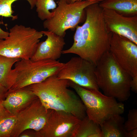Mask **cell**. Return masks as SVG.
Segmentation results:
<instances>
[{
    "mask_svg": "<svg viewBox=\"0 0 137 137\" xmlns=\"http://www.w3.org/2000/svg\"><path fill=\"white\" fill-rule=\"evenodd\" d=\"M103 9L99 3L91 4L85 9V20L76 27L74 42L62 54L77 55L95 66L109 50L112 32L108 30L104 20Z\"/></svg>",
    "mask_w": 137,
    "mask_h": 137,
    "instance_id": "1",
    "label": "cell"
},
{
    "mask_svg": "<svg viewBox=\"0 0 137 137\" xmlns=\"http://www.w3.org/2000/svg\"><path fill=\"white\" fill-rule=\"evenodd\" d=\"M69 87L68 80L57 75L28 86L46 109L69 113L81 120L86 116L85 107Z\"/></svg>",
    "mask_w": 137,
    "mask_h": 137,
    "instance_id": "2",
    "label": "cell"
},
{
    "mask_svg": "<svg viewBox=\"0 0 137 137\" xmlns=\"http://www.w3.org/2000/svg\"><path fill=\"white\" fill-rule=\"evenodd\" d=\"M95 74L98 88L104 94L122 102L129 98L131 77L117 63L109 51L96 65Z\"/></svg>",
    "mask_w": 137,
    "mask_h": 137,
    "instance_id": "3",
    "label": "cell"
},
{
    "mask_svg": "<svg viewBox=\"0 0 137 137\" xmlns=\"http://www.w3.org/2000/svg\"><path fill=\"white\" fill-rule=\"evenodd\" d=\"M64 64L57 60L33 61L30 59H20L15 63L8 75V91L39 83L51 76L57 75Z\"/></svg>",
    "mask_w": 137,
    "mask_h": 137,
    "instance_id": "4",
    "label": "cell"
},
{
    "mask_svg": "<svg viewBox=\"0 0 137 137\" xmlns=\"http://www.w3.org/2000/svg\"><path fill=\"white\" fill-rule=\"evenodd\" d=\"M69 81L70 87L75 90L83 104L87 116L100 126L112 116L124 112V105L115 98L106 95L99 90H90Z\"/></svg>",
    "mask_w": 137,
    "mask_h": 137,
    "instance_id": "5",
    "label": "cell"
},
{
    "mask_svg": "<svg viewBox=\"0 0 137 137\" xmlns=\"http://www.w3.org/2000/svg\"><path fill=\"white\" fill-rule=\"evenodd\" d=\"M43 35L41 31L33 28L16 24L10 29L8 36L0 41V55L10 58L30 59Z\"/></svg>",
    "mask_w": 137,
    "mask_h": 137,
    "instance_id": "6",
    "label": "cell"
},
{
    "mask_svg": "<svg viewBox=\"0 0 137 137\" xmlns=\"http://www.w3.org/2000/svg\"><path fill=\"white\" fill-rule=\"evenodd\" d=\"M58 6L52 11L50 19L45 20L44 28L64 38L67 30L73 29L81 23L86 16L85 8L95 3L87 1H80L68 4L59 0Z\"/></svg>",
    "mask_w": 137,
    "mask_h": 137,
    "instance_id": "7",
    "label": "cell"
},
{
    "mask_svg": "<svg viewBox=\"0 0 137 137\" xmlns=\"http://www.w3.org/2000/svg\"><path fill=\"white\" fill-rule=\"evenodd\" d=\"M95 66L79 56L72 58L57 75L58 78L71 81L91 91L99 90L95 74Z\"/></svg>",
    "mask_w": 137,
    "mask_h": 137,
    "instance_id": "8",
    "label": "cell"
},
{
    "mask_svg": "<svg viewBox=\"0 0 137 137\" xmlns=\"http://www.w3.org/2000/svg\"><path fill=\"white\" fill-rule=\"evenodd\" d=\"M52 110L46 109L37 97L16 115V121L10 137H19L27 129L40 130L47 122Z\"/></svg>",
    "mask_w": 137,
    "mask_h": 137,
    "instance_id": "9",
    "label": "cell"
},
{
    "mask_svg": "<svg viewBox=\"0 0 137 137\" xmlns=\"http://www.w3.org/2000/svg\"><path fill=\"white\" fill-rule=\"evenodd\" d=\"M109 51L131 77L137 75V44L124 37L112 33Z\"/></svg>",
    "mask_w": 137,
    "mask_h": 137,
    "instance_id": "10",
    "label": "cell"
},
{
    "mask_svg": "<svg viewBox=\"0 0 137 137\" xmlns=\"http://www.w3.org/2000/svg\"><path fill=\"white\" fill-rule=\"evenodd\" d=\"M81 120L69 113L52 110L43 128L36 131L37 137H73Z\"/></svg>",
    "mask_w": 137,
    "mask_h": 137,
    "instance_id": "11",
    "label": "cell"
},
{
    "mask_svg": "<svg viewBox=\"0 0 137 137\" xmlns=\"http://www.w3.org/2000/svg\"><path fill=\"white\" fill-rule=\"evenodd\" d=\"M108 31L124 37L137 44V15L127 17L110 9H103Z\"/></svg>",
    "mask_w": 137,
    "mask_h": 137,
    "instance_id": "12",
    "label": "cell"
},
{
    "mask_svg": "<svg viewBox=\"0 0 137 137\" xmlns=\"http://www.w3.org/2000/svg\"><path fill=\"white\" fill-rule=\"evenodd\" d=\"M41 31L47 38L44 41L39 43L30 60L33 61L46 59L57 60L62 54L65 44L64 38L48 30Z\"/></svg>",
    "mask_w": 137,
    "mask_h": 137,
    "instance_id": "13",
    "label": "cell"
},
{
    "mask_svg": "<svg viewBox=\"0 0 137 137\" xmlns=\"http://www.w3.org/2000/svg\"><path fill=\"white\" fill-rule=\"evenodd\" d=\"M37 97L27 87L14 90L8 91L2 103L4 107L9 112L16 115Z\"/></svg>",
    "mask_w": 137,
    "mask_h": 137,
    "instance_id": "14",
    "label": "cell"
},
{
    "mask_svg": "<svg viewBox=\"0 0 137 137\" xmlns=\"http://www.w3.org/2000/svg\"><path fill=\"white\" fill-rule=\"evenodd\" d=\"M99 4L103 9H112L126 16L137 15V0H103Z\"/></svg>",
    "mask_w": 137,
    "mask_h": 137,
    "instance_id": "15",
    "label": "cell"
},
{
    "mask_svg": "<svg viewBox=\"0 0 137 137\" xmlns=\"http://www.w3.org/2000/svg\"><path fill=\"white\" fill-rule=\"evenodd\" d=\"M121 115L112 116L100 126L102 137H126L124 118Z\"/></svg>",
    "mask_w": 137,
    "mask_h": 137,
    "instance_id": "16",
    "label": "cell"
},
{
    "mask_svg": "<svg viewBox=\"0 0 137 137\" xmlns=\"http://www.w3.org/2000/svg\"><path fill=\"white\" fill-rule=\"evenodd\" d=\"M73 137H102L100 127L87 115L81 120Z\"/></svg>",
    "mask_w": 137,
    "mask_h": 137,
    "instance_id": "17",
    "label": "cell"
},
{
    "mask_svg": "<svg viewBox=\"0 0 137 137\" xmlns=\"http://www.w3.org/2000/svg\"><path fill=\"white\" fill-rule=\"evenodd\" d=\"M0 99V137H10L16 123V115L9 112L3 106Z\"/></svg>",
    "mask_w": 137,
    "mask_h": 137,
    "instance_id": "18",
    "label": "cell"
},
{
    "mask_svg": "<svg viewBox=\"0 0 137 137\" xmlns=\"http://www.w3.org/2000/svg\"><path fill=\"white\" fill-rule=\"evenodd\" d=\"M35 6L38 16L42 20L50 19L53 15L52 11L57 7L54 0H36Z\"/></svg>",
    "mask_w": 137,
    "mask_h": 137,
    "instance_id": "19",
    "label": "cell"
},
{
    "mask_svg": "<svg viewBox=\"0 0 137 137\" xmlns=\"http://www.w3.org/2000/svg\"><path fill=\"white\" fill-rule=\"evenodd\" d=\"M20 59L9 58L0 55V84L7 89L8 75L15 63Z\"/></svg>",
    "mask_w": 137,
    "mask_h": 137,
    "instance_id": "20",
    "label": "cell"
},
{
    "mask_svg": "<svg viewBox=\"0 0 137 137\" xmlns=\"http://www.w3.org/2000/svg\"><path fill=\"white\" fill-rule=\"evenodd\" d=\"M18 0H0V16L10 18L13 20L17 19V15L12 14L13 11L12 8V4ZM30 5L31 9L35 6L36 0H25Z\"/></svg>",
    "mask_w": 137,
    "mask_h": 137,
    "instance_id": "21",
    "label": "cell"
},
{
    "mask_svg": "<svg viewBox=\"0 0 137 137\" xmlns=\"http://www.w3.org/2000/svg\"><path fill=\"white\" fill-rule=\"evenodd\" d=\"M124 129L127 132L137 128V110L133 109L129 110L127 119L124 122Z\"/></svg>",
    "mask_w": 137,
    "mask_h": 137,
    "instance_id": "22",
    "label": "cell"
},
{
    "mask_svg": "<svg viewBox=\"0 0 137 137\" xmlns=\"http://www.w3.org/2000/svg\"><path fill=\"white\" fill-rule=\"evenodd\" d=\"M131 90L135 93L137 92V75L131 77L130 82Z\"/></svg>",
    "mask_w": 137,
    "mask_h": 137,
    "instance_id": "23",
    "label": "cell"
},
{
    "mask_svg": "<svg viewBox=\"0 0 137 137\" xmlns=\"http://www.w3.org/2000/svg\"><path fill=\"white\" fill-rule=\"evenodd\" d=\"M8 91L6 87L0 84V99L4 100L5 99Z\"/></svg>",
    "mask_w": 137,
    "mask_h": 137,
    "instance_id": "24",
    "label": "cell"
},
{
    "mask_svg": "<svg viewBox=\"0 0 137 137\" xmlns=\"http://www.w3.org/2000/svg\"><path fill=\"white\" fill-rule=\"evenodd\" d=\"M20 137H37L36 131L28 132L24 131L19 136Z\"/></svg>",
    "mask_w": 137,
    "mask_h": 137,
    "instance_id": "25",
    "label": "cell"
},
{
    "mask_svg": "<svg viewBox=\"0 0 137 137\" xmlns=\"http://www.w3.org/2000/svg\"><path fill=\"white\" fill-rule=\"evenodd\" d=\"M137 128L127 132L126 137H137Z\"/></svg>",
    "mask_w": 137,
    "mask_h": 137,
    "instance_id": "26",
    "label": "cell"
},
{
    "mask_svg": "<svg viewBox=\"0 0 137 137\" xmlns=\"http://www.w3.org/2000/svg\"><path fill=\"white\" fill-rule=\"evenodd\" d=\"M1 23L0 21V25ZM9 34V32L4 30L0 27V41L5 39L8 36Z\"/></svg>",
    "mask_w": 137,
    "mask_h": 137,
    "instance_id": "27",
    "label": "cell"
},
{
    "mask_svg": "<svg viewBox=\"0 0 137 137\" xmlns=\"http://www.w3.org/2000/svg\"><path fill=\"white\" fill-rule=\"evenodd\" d=\"M65 1V2L68 4H71L74 3L76 2L83 1H90L92 2H95V3H99L103 0H63Z\"/></svg>",
    "mask_w": 137,
    "mask_h": 137,
    "instance_id": "28",
    "label": "cell"
}]
</instances>
